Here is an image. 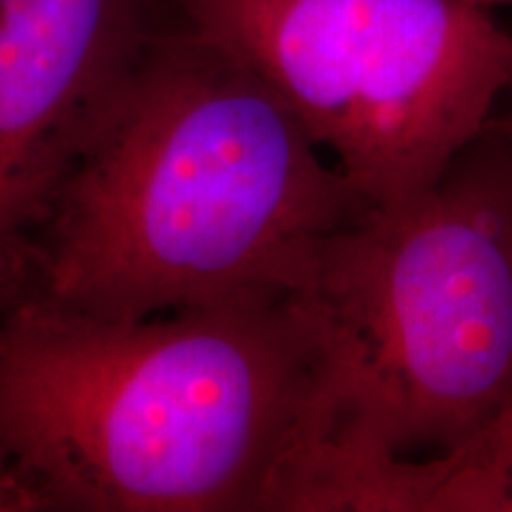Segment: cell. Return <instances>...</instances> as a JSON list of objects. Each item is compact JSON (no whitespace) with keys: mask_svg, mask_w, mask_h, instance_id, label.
Returning a JSON list of instances; mask_svg holds the SVG:
<instances>
[{"mask_svg":"<svg viewBox=\"0 0 512 512\" xmlns=\"http://www.w3.org/2000/svg\"><path fill=\"white\" fill-rule=\"evenodd\" d=\"M375 209L249 64L166 10L0 278L22 299L143 320L304 292Z\"/></svg>","mask_w":512,"mask_h":512,"instance_id":"1","label":"cell"},{"mask_svg":"<svg viewBox=\"0 0 512 512\" xmlns=\"http://www.w3.org/2000/svg\"><path fill=\"white\" fill-rule=\"evenodd\" d=\"M337 392L306 290L143 320L0 302V456L48 510L287 512Z\"/></svg>","mask_w":512,"mask_h":512,"instance_id":"2","label":"cell"},{"mask_svg":"<svg viewBox=\"0 0 512 512\" xmlns=\"http://www.w3.org/2000/svg\"><path fill=\"white\" fill-rule=\"evenodd\" d=\"M306 292L332 332L337 432L320 486L430 458L512 396V155L486 126L434 185L337 230Z\"/></svg>","mask_w":512,"mask_h":512,"instance_id":"3","label":"cell"},{"mask_svg":"<svg viewBox=\"0 0 512 512\" xmlns=\"http://www.w3.org/2000/svg\"><path fill=\"white\" fill-rule=\"evenodd\" d=\"M249 64L375 207L413 200L512 93V34L470 0H162Z\"/></svg>","mask_w":512,"mask_h":512,"instance_id":"4","label":"cell"},{"mask_svg":"<svg viewBox=\"0 0 512 512\" xmlns=\"http://www.w3.org/2000/svg\"><path fill=\"white\" fill-rule=\"evenodd\" d=\"M164 17L162 0H0V278Z\"/></svg>","mask_w":512,"mask_h":512,"instance_id":"5","label":"cell"},{"mask_svg":"<svg viewBox=\"0 0 512 512\" xmlns=\"http://www.w3.org/2000/svg\"><path fill=\"white\" fill-rule=\"evenodd\" d=\"M411 512H512V396L458 446L413 458Z\"/></svg>","mask_w":512,"mask_h":512,"instance_id":"6","label":"cell"},{"mask_svg":"<svg viewBox=\"0 0 512 512\" xmlns=\"http://www.w3.org/2000/svg\"><path fill=\"white\" fill-rule=\"evenodd\" d=\"M48 510L24 477L0 456V512H43Z\"/></svg>","mask_w":512,"mask_h":512,"instance_id":"7","label":"cell"},{"mask_svg":"<svg viewBox=\"0 0 512 512\" xmlns=\"http://www.w3.org/2000/svg\"><path fill=\"white\" fill-rule=\"evenodd\" d=\"M491 126L501 133L505 143H508L510 155H512V93L501 102V107L496 110L494 119H491Z\"/></svg>","mask_w":512,"mask_h":512,"instance_id":"8","label":"cell"},{"mask_svg":"<svg viewBox=\"0 0 512 512\" xmlns=\"http://www.w3.org/2000/svg\"><path fill=\"white\" fill-rule=\"evenodd\" d=\"M470 3L479 5V8L494 10V8H512V0H470Z\"/></svg>","mask_w":512,"mask_h":512,"instance_id":"9","label":"cell"}]
</instances>
